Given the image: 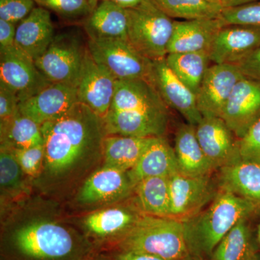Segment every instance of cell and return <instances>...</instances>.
<instances>
[{"label":"cell","mask_w":260,"mask_h":260,"mask_svg":"<svg viewBox=\"0 0 260 260\" xmlns=\"http://www.w3.org/2000/svg\"><path fill=\"white\" fill-rule=\"evenodd\" d=\"M166 60L178 78L197 95L210 67L209 53H172L168 54Z\"/></svg>","instance_id":"obj_29"},{"label":"cell","mask_w":260,"mask_h":260,"mask_svg":"<svg viewBox=\"0 0 260 260\" xmlns=\"http://www.w3.org/2000/svg\"><path fill=\"white\" fill-rule=\"evenodd\" d=\"M34 0H0V19L20 23L36 8Z\"/></svg>","instance_id":"obj_37"},{"label":"cell","mask_w":260,"mask_h":260,"mask_svg":"<svg viewBox=\"0 0 260 260\" xmlns=\"http://www.w3.org/2000/svg\"><path fill=\"white\" fill-rule=\"evenodd\" d=\"M135 186L129 172L104 167L85 180L77 198L78 203L84 205L116 203L133 194Z\"/></svg>","instance_id":"obj_15"},{"label":"cell","mask_w":260,"mask_h":260,"mask_svg":"<svg viewBox=\"0 0 260 260\" xmlns=\"http://www.w3.org/2000/svg\"><path fill=\"white\" fill-rule=\"evenodd\" d=\"M248 260H260V251H257L256 254H254Z\"/></svg>","instance_id":"obj_45"},{"label":"cell","mask_w":260,"mask_h":260,"mask_svg":"<svg viewBox=\"0 0 260 260\" xmlns=\"http://www.w3.org/2000/svg\"><path fill=\"white\" fill-rule=\"evenodd\" d=\"M237 65L244 77L260 85V47Z\"/></svg>","instance_id":"obj_39"},{"label":"cell","mask_w":260,"mask_h":260,"mask_svg":"<svg viewBox=\"0 0 260 260\" xmlns=\"http://www.w3.org/2000/svg\"><path fill=\"white\" fill-rule=\"evenodd\" d=\"M184 260H204L203 258L198 257V256L191 255V254H189L187 257L185 258Z\"/></svg>","instance_id":"obj_44"},{"label":"cell","mask_w":260,"mask_h":260,"mask_svg":"<svg viewBox=\"0 0 260 260\" xmlns=\"http://www.w3.org/2000/svg\"><path fill=\"white\" fill-rule=\"evenodd\" d=\"M260 47V28L225 25L217 34L209 51L214 64L237 65Z\"/></svg>","instance_id":"obj_17"},{"label":"cell","mask_w":260,"mask_h":260,"mask_svg":"<svg viewBox=\"0 0 260 260\" xmlns=\"http://www.w3.org/2000/svg\"><path fill=\"white\" fill-rule=\"evenodd\" d=\"M258 214L260 210L251 202L219 189L206 210L183 222L189 253L203 259L212 256L220 241L238 222Z\"/></svg>","instance_id":"obj_4"},{"label":"cell","mask_w":260,"mask_h":260,"mask_svg":"<svg viewBox=\"0 0 260 260\" xmlns=\"http://www.w3.org/2000/svg\"><path fill=\"white\" fill-rule=\"evenodd\" d=\"M174 148L181 174L199 177L210 175L215 171L200 146L192 124H182L178 127Z\"/></svg>","instance_id":"obj_25"},{"label":"cell","mask_w":260,"mask_h":260,"mask_svg":"<svg viewBox=\"0 0 260 260\" xmlns=\"http://www.w3.org/2000/svg\"><path fill=\"white\" fill-rule=\"evenodd\" d=\"M150 81L168 107L180 113L189 124H199L203 115L198 109L196 94L169 68L166 58L152 61Z\"/></svg>","instance_id":"obj_11"},{"label":"cell","mask_w":260,"mask_h":260,"mask_svg":"<svg viewBox=\"0 0 260 260\" xmlns=\"http://www.w3.org/2000/svg\"><path fill=\"white\" fill-rule=\"evenodd\" d=\"M90 40L122 39L128 40L126 9L107 1L98 3L93 13L83 24Z\"/></svg>","instance_id":"obj_24"},{"label":"cell","mask_w":260,"mask_h":260,"mask_svg":"<svg viewBox=\"0 0 260 260\" xmlns=\"http://www.w3.org/2000/svg\"><path fill=\"white\" fill-rule=\"evenodd\" d=\"M260 0H223L221 5L224 8H232V7L239 6V5L248 4V3H254Z\"/></svg>","instance_id":"obj_43"},{"label":"cell","mask_w":260,"mask_h":260,"mask_svg":"<svg viewBox=\"0 0 260 260\" xmlns=\"http://www.w3.org/2000/svg\"><path fill=\"white\" fill-rule=\"evenodd\" d=\"M0 82L15 94L19 103L37 95L51 83L35 61L15 45L0 48Z\"/></svg>","instance_id":"obj_9"},{"label":"cell","mask_w":260,"mask_h":260,"mask_svg":"<svg viewBox=\"0 0 260 260\" xmlns=\"http://www.w3.org/2000/svg\"><path fill=\"white\" fill-rule=\"evenodd\" d=\"M197 138L214 169L240 160L239 139L218 116H203L195 126Z\"/></svg>","instance_id":"obj_13"},{"label":"cell","mask_w":260,"mask_h":260,"mask_svg":"<svg viewBox=\"0 0 260 260\" xmlns=\"http://www.w3.org/2000/svg\"><path fill=\"white\" fill-rule=\"evenodd\" d=\"M218 189L255 205L260 210V164L240 160L220 168Z\"/></svg>","instance_id":"obj_21"},{"label":"cell","mask_w":260,"mask_h":260,"mask_svg":"<svg viewBox=\"0 0 260 260\" xmlns=\"http://www.w3.org/2000/svg\"><path fill=\"white\" fill-rule=\"evenodd\" d=\"M24 172L15 158L11 148L1 145L0 151V185L2 199H14L26 193L23 180Z\"/></svg>","instance_id":"obj_32"},{"label":"cell","mask_w":260,"mask_h":260,"mask_svg":"<svg viewBox=\"0 0 260 260\" xmlns=\"http://www.w3.org/2000/svg\"><path fill=\"white\" fill-rule=\"evenodd\" d=\"M135 202L145 215L170 217L169 177L147 178L135 186Z\"/></svg>","instance_id":"obj_27"},{"label":"cell","mask_w":260,"mask_h":260,"mask_svg":"<svg viewBox=\"0 0 260 260\" xmlns=\"http://www.w3.org/2000/svg\"><path fill=\"white\" fill-rule=\"evenodd\" d=\"M116 260H167L153 254L135 251H123L116 257Z\"/></svg>","instance_id":"obj_41"},{"label":"cell","mask_w":260,"mask_h":260,"mask_svg":"<svg viewBox=\"0 0 260 260\" xmlns=\"http://www.w3.org/2000/svg\"><path fill=\"white\" fill-rule=\"evenodd\" d=\"M128 172L135 185L147 178L170 177L179 172L174 148L164 137L154 138L139 161Z\"/></svg>","instance_id":"obj_22"},{"label":"cell","mask_w":260,"mask_h":260,"mask_svg":"<svg viewBox=\"0 0 260 260\" xmlns=\"http://www.w3.org/2000/svg\"><path fill=\"white\" fill-rule=\"evenodd\" d=\"M241 159L260 164V117L239 139Z\"/></svg>","instance_id":"obj_36"},{"label":"cell","mask_w":260,"mask_h":260,"mask_svg":"<svg viewBox=\"0 0 260 260\" xmlns=\"http://www.w3.org/2000/svg\"><path fill=\"white\" fill-rule=\"evenodd\" d=\"M1 145L12 149L28 148L44 144L42 125L20 114L19 110L5 126L0 127Z\"/></svg>","instance_id":"obj_30"},{"label":"cell","mask_w":260,"mask_h":260,"mask_svg":"<svg viewBox=\"0 0 260 260\" xmlns=\"http://www.w3.org/2000/svg\"><path fill=\"white\" fill-rule=\"evenodd\" d=\"M87 45L94 60L105 67L116 80L150 81L152 61L126 39H88Z\"/></svg>","instance_id":"obj_8"},{"label":"cell","mask_w":260,"mask_h":260,"mask_svg":"<svg viewBox=\"0 0 260 260\" xmlns=\"http://www.w3.org/2000/svg\"><path fill=\"white\" fill-rule=\"evenodd\" d=\"M16 25L0 19V48L15 45Z\"/></svg>","instance_id":"obj_40"},{"label":"cell","mask_w":260,"mask_h":260,"mask_svg":"<svg viewBox=\"0 0 260 260\" xmlns=\"http://www.w3.org/2000/svg\"><path fill=\"white\" fill-rule=\"evenodd\" d=\"M11 150L24 174L31 177H37L42 174L45 160L44 144Z\"/></svg>","instance_id":"obj_35"},{"label":"cell","mask_w":260,"mask_h":260,"mask_svg":"<svg viewBox=\"0 0 260 260\" xmlns=\"http://www.w3.org/2000/svg\"><path fill=\"white\" fill-rule=\"evenodd\" d=\"M14 214L3 239L13 260H83L88 252L84 238L55 215L30 209Z\"/></svg>","instance_id":"obj_2"},{"label":"cell","mask_w":260,"mask_h":260,"mask_svg":"<svg viewBox=\"0 0 260 260\" xmlns=\"http://www.w3.org/2000/svg\"><path fill=\"white\" fill-rule=\"evenodd\" d=\"M220 117L241 139L260 117V85L243 77L234 87Z\"/></svg>","instance_id":"obj_16"},{"label":"cell","mask_w":260,"mask_h":260,"mask_svg":"<svg viewBox=\"0 0 260 260\" xmlns=\"http://www.w3.org/2000/svg\"><path fill=\"white\" fill-rule=\"evenodd\" d=\"M220 18L174 21L168 54L172 53H209L214 39L223 27Z\"/></svg>","instance_id":"obj_19"},{"label":"cell","mask_w":260,"mask_h":260,"mask_svg":"<svg viewBox=\"0 0 260 260\" xmlns=\"http://www.w3.org/2000/svg\"><path fill=\"white\" fill-rule=\"evenodd\" d=\"M18 99L4 83L0 82V126H5L18 111Z\"/></svg>","instance_id":"obj_38"},{"label":"cell","mask_w":260,"mask_h":260,"mask_svg":"<svg viewBox=\"0 0 260 260\" xmlns=\"http://www.w3.org/2000/svg\"><path fill=\"white\" fill-rule=\"evenodd\" d=\"M244 77L237 65L213 64L208 68L197 93L203 116H221L234 87Z\"/></svg>","instance_id":"obj_14"},{"label":"cell","mask_w":260,"mask_h":260,"mask_svg":"<svg viewBox=\"0 0 260 260\" xmlns=\"http://www.w3.org/2000/svg\"><path fill=\"white\" fill-rule=\"evenodd\" d=\"M123 251L147 253L167 260H184L190 254L184 224L171 217L143 215L123 236Z\"/></svg>","instance_id":"obj_5"},{"label":"cell","mask_w":260,"mask_h":260,"mask_svg":"<svg viewBox=\"0 0 260 260\" xmlns=\"http://www.w3.org/2000/svg\"><path fill=\"white\" fill-rule=\"evenodd\" d=\"M153 138L108 135L103 143L104 167L129 172L139 161Z\"/></svg>","instance_id":"obj_26"},{"label":"cell","mask_w":260,"mask_h":260,"mask_svg":"<svg viewBox=\"0 0 260 260\" xmlns=\"http://www.w3.org/2000/svg\"><path fill=\"white\" fill-rule=\"evenodd\" d=\"M168 109L151 82L116 80L112 105L104 118L107 135L164 137L169 124Z\"/></svg>","instance_id":"obj_3"},{"label":"cell","mask_w":260,"mask_h":260,"mask_svg":"<svg viewBox=\"0 0 260 260\" xmlns=\"http://www.w3.org/2000/svg\"><path fill=\"white\" fill-rule=\"evenodd\" d=\"M249 219L238 222L214 250L213 260H248L258 249Z\"/></svg>","instance_id":"obj_28"},{"label":"cell","mask_w":260,"mask_h":260,"mask_svg":"<svg viewBox=\"0 0 260 260\" xmlns=\"http://www.w3.org/2000/svg\"><path fill=\"white\" fill-rule=\"evenodd\" d=\"M38 6L54 13L66 23H81L93 13L98 0H34Z\"/></svg>","instance_id":"obj_33"},{"label":"cell","mask_w":260,"mask_h":260,"mask_svg":"<svg viewBox=\"0 0 260 260\" xmlns=\"http://www.w3.org/2000/svg\"><path fill=\"white\" fill-rule=\"evenodd\" d=\"M42 132L45 149L42 173L53 182L77 176L97 161L108 135L104 119L80 102L43 124Z\"/></svg>","instance_id":"obj_1"},{"label":"cell","mask_w":260,"mask_h":260,"mask_svg":"<svg viewBox=\"0 0 260 260\" xmlns=\"http://www.w3.org/2000/svg\"><path fill=\"white\" fill-rule=\"evenodd\" d=\"M98 1L111 2L124 9H130V8H134L135 7L138 6L145 0H98Z\"/></svg>","instance_id":"obj_42"},{"label":"cell","mask_w":260,"mask_h":260,"mask_svg":"<svg viewBox=\"0 0 260 260\" xmlns=\"http://www.w3.org/2000/svg\"><path fill=\"white\" fill-rule=\"evenodd\" d=\"M170 217L184 222L200 213L218 194L211 174L191 177L177 172L169 177Z\"/></svg>","instance_id":"obj_10"},{"label":"cell","mask_w":260,"mask_h":260,"mask_svg":"<svg viewBox=\"0 0 260 260\" xmlns=\"http://www.w3.org/2000/svg\"><path fill=\"white\" fill-rule=\"evenodd\" d=\"M78 102L77 89L63 83H51L37 95L19 103L23 116L42 125L59 117Z\"/></svg>","instance_id":"obj_18"},{"label":"cell","mask_w":260,"mask_h":260,"mask_svg":"<svg viewBox=\"0 0 260 260\" xmlns=\"http://www.w3.org/2000/svg\"><path fill=\"white\" fill-rule=\"evenodd\" d=\"M220 19L225 25H246L260 28V1L224 8Z\"/></svg>","instance_id":"obj_34"},{"label":"cell","mask_w":260,"mask_h":260,"mask_svg":"<svg viewBox=\"0 0 260 260\" xmlns=\"http://www.w3.org/2000/svg\"><path fill=\"white\" fill-rule=\"evenodd\" d=\"M87 51L88 45L84 44L79 32H60L55 34L47 50L34 61L50 83L76 88Z\"/></svg>","instance_id":"obj_7"},{"label":"cell","mask_w":260,"mask_h":260,"mask_svg":"<svg viewBox=\"0 0 260 260\" xmlns=\"http://www.w3.org/2000/svg\"><path fill=\"white\" fill-rule=\"evenodd\" d=\"M171 18L184 20L220 18L224 8L221 4L206 0H153Z\"/></svg>","instance_id":"obj_31"},{"label":"cell","mask_w":260,"mask_h":260,"mask_svg":"<svg viewBox=\"0 0 260 260\" xmlns=\"http://www.w3.org/2000/svg\"><path fill=\"white\" fill-rule=\"evenodd\" d=\"M116 83L114 76L94 60L88 49L76 87L78 102L104 119L112 105Z\"/></svg>","instance_id":"obj_12"},{"label":"cell","mask_w":260,"mask_h":260,"mask_svg":"<svg viewBox=\"0 0 260 260\" xmlns=\"http://www.w3.org/2000/svg\"><path fill=\"white\" fill-rule=\"evenodd\" d=\"M127 38L140 54L151 61L164 59L174 32V21L153 0L126 9Z\"/></svg>","instance_id":"obj_6"},{"label":"cell","mask_w":260,"mask_h":260,"mask_svg":"<svg viewBox=\"0 0 260 260\" xmlns=\"http://www.w3.org/2000/svg\"><path fill=\"white\" fill-rule=\"evenodd\" d=\"M257 240H258V244H259L260 245V223L259 224V225H258Z\"/></svg>","instance_id":"obj_47"},{"label":"cell","mask_w":260,"mask_h":260,"mask_svg":"<svg viewBox=\"0 0 260 260\" xmlns=\"http://www.w3.org/2000/svg\"><path fill=\"white\" fill-rule=\"evenodd\" d=\"M144 215L135 202L93 212L84 220L85 229L99 237L125 235Z\"/></svg>","instance_id":"obj_23"},{"label":"cell","mask_w":260,"mask_h":260,"mask_svg":"<svg viewBox=\"0 0 260 260\" xmlns=\"http://www.w3.org/2000/svg\"><path fill=\"white\" fill-rule=\"evenodd\" d=\"M206 1L210 2V3H216V4H221L223 0H206Z\"/></svg>","instance_id":"obj_46"},{"label":"cell","mask_w":260,"mask_h":260,"mask_svg":"<svg viewBox=\"0 0 260 260\" xmlns=\"http://www.w3.org/2000/svg\"><path fill=\"white\" fill-rule=\"evenodd\" d=\"M54 36L50 11L38 6L17 26L15 45L36 61L47 50Z\"/></svg>","instance_id":"obj_20"}]
</instances>
